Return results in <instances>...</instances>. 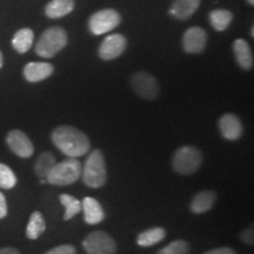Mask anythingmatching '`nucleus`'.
<instances>
[{"label":"nucleus","instance_id":"4","mask_svg":"<svg viewBox=\"0 0 254 254\" xmlns=\"http://www.w3.org/2000/svg\"><path fill=\"white\" fill-rule=\"evenodd\" d=\"M67 33L64 28L58 26L47 28L37 43V55L43 58H52L67 45Z\"/></svg>","mask_w":254,"mask_h":254},{"label":"nucleus","instance_id":"18","mask_svg":"<svg viewBox=\"0 0 254 254\" xmlns=\"http://www.w3.org/2000/svg\"><path fill=\"white\" fill-rule=\"evenodd\" d=\"M74 8L73 0H52L46 6V15L51 19H58L71 13Z\"/></svg>","mask_w":254,"mask_h":254},{"label":"nucleus","instance_id":"14","mask_svg":"<svg viewBox=\"0 0 254 254\" xmlns=\"http://www.w3.org/2000/svg\"><path fill=\"white\" fill-rule=\"evenodd\" d=\"M52 73L53 66L49 63H28L24 68V77L30 82L45 80Z\"/></svg>","mask_w":254,"mask_h":254},{"label":"nucleus","instance_id":"10","mask_svg":"<svg viewBox=\"0 0 254 254\" xmlns=\"http://www.w3.org/2000/svg\"><path fill=\"white\" fill-rule=\"evenodd\" d=\"M8 147L14 154H17L20 158H30L34 152L33 144L31 139L25 134L23 131L13 129L7 134L6 138Z\"/></svg>","mask_w":254,"mask_h":254},{"label":"nucleus","instance_id":"28","mask_svg":"<svg viewBox=\"0 0 254 254\" xmlns=\"http://www.w3.org/2000/svg\"><path fill=\"white\" fill-rule=\"evenodd\" d=\"M241 240L244 241V243L247 244V245H253V228H247V230H245L241 233Z\"/></svg>","mask_w":254,"mask_h":254},{"label":"nucleus","instance_id":"23","mask_svg":"<svg viewBox=\"0 0 254 254\" xmlns=\"http://www.w3.org/2000/svg\"><path fill=\"white\" fill-rule=\"evenodd\" d=\"M233 14L227 9H214L209 13V21L217 31H225L230 26Z\"/></svg>","mask_w":254,"mask_h":254},{"label":"nucleus","instance_id":"3","mask_svg":"<svg viewBox=\"0 0 254 254\" xmlns=\"http://www.w3.org/2000/svg\"><path fill=\"white\" fill-rule=\"evenodd\" d=\"M81 164L77 158H68L66 160L56 163L50 171L46 180L56 186H67L78 182L81 176Z\"/></svg>","mask_w":254,"mask_h":254},{"label":"nucleus","instance_id":"15","mask_svg":"<svg viewBox=\"0 0 254 254\" xmlns=\"http://www.w3.org/2000/svg\"><path fill=\"white\" fill-rule=\"evenodd\" d=\"M201 0H174L170 13L179 20H187L195 13Z\"/></svg>","mask_w":254,"mask_h":254},{"label":"nucleus","instance_id":"11","mask_svg":"<svg viewBox=\"0 0 254 254\" xmlns=\"http://www.w3.org/2000/svg\"><path fill=\"white\" fill-rule=\"evenodd\" d=\"M207 43V33L201 27H190L183 38L184 50L187 53H200L205 50Z\"/></svg>","mask_w":254,"mask_h":254},{"label":"nucleus","instance_id":"24","mask_svg":"<svg viewBox=\"0 0 254 254\" xmlns=\"http://www.w3.org/2000/svg\"><path fill=\"white\" fill-rule=\"evenodd\" d=\"M60 202L65 206L66 211L64 214V220H69L73 217H75L81 211V202L77 198L69 194L60 195Z\"/></svg>","mask_w":254,"mask_h":254},{"label":"nucleus","instance_id":"21","mask_svg":"<svg viewBox=\"0 0 254 254\" xmlns=\"http://www.w3.org/2000/svg\"><path fill=\"white\" fill-rule=\"evenodd\" d=\"M33 39L34 33L31 28H21L14 34L13 39H12V45L17 52L25 53L31 49Z\"/></svg>","mask_w":254,"mask_h":254},{"label":"nucleus","instance_id":"32","mask_svg":"<svg viewBox=\"0 0 254 254\" xmlns=\"http://www.w3.org/2000/svg\"><path fill=\"white\" fill-rule=\"evenodd\" d=\"M2 64H4V59H2V55L1 52H0V68L2 67Z\"/></svg>","mask_w":254,"mask_h":254},{"label":"nucleus","instance_id":"25","mask_svg":"<svg viewBox=\"0 0 254 254\" xmlns=\"http://www.w3.org/2000/svg\"><path fill=\"white\" fill-rule=\"evenodd\" d=\"M17 185V177L7 165L0 163V189L11 190Z\"/></svg>","mask_w":254,"mask_h":254},{"label":"nucleus","instance_id":"19","mask_svg":"<svg viewBox=\"0 0 254 254\" xmlns=\"http://www.w3.org/2000/svg\"><path fill=\"white\" fill-rule=\"evenodd\" d=\"M166 237V232L161 227H153L141 232L136 238V244L141 247H150L160 243Z\"/></svg>","mask_w":254,"mask_h":254},{"label":"nucleus","instance_id":"30","mask_svg":"<svg viewBox=\"0 0 254 254\" xmlns=\"http://www.w3.org/2000/svg\"><path fill=\"white\" fill-rule=\"evenodd\" d=\"M204 254H237L230 247H219V249L211 250Z\"/></svg>","mask_w":254,"mask_h":254},{"label":"nucleus","instance_id":"6","mask_svg":"<svg viewBox=\"0 0 254 254\" xmlns=\"http://www.w3.org/2000/svg\"><path fill=\"white\" fill-rule=\"evenodd\" d=\"M82 247L87 254H116L117 244L113 238L103 231L88 234L82 241Z\"/></svg>","mask_w":254,"mask_h":254},{"label":"nucleus","instance_id":"13","mask_svg":"<svg viewBox=\"0 0 254 254\" xmlns=\"http://www.w3.org/2000/svg\"><path fill=\"white\" fill-rule=\"evenodd\" d=\"M81 211H84L85 221L90 225L100 224L105 219V212L98 200L86 196L81 202Z\"/></svg>","mask_w":254,"mask_h":254},{"label":"nucleus","instance_id":"8","mask_svg":"<svg viewBox=\"0 0 254 254\" xmlns=\"http://www.w3.org/2000/svg\"><path fill=\"white\" fill-rule=\"evenodd\" d=\"M133 90L138 95L147 100H153L159 94L157 79L146 72H138L131 79Z\"/></svg>","mask_w":254,"mask_h":254},{"label":"nucleus","instance_id":"9","mask_svg":"<svg viewBox=\"0 0 254 254\" xmlns=\"http://www.w3.org/2000/svg\"><path fill=\"white\" fill-rule=\"evenodd\" d=\"M127 41L123 34H111L105 38L99 47V57L104 60L118 58L126 50Z\"/></svg>","mask_w":254,"mask_h":254},{"label":"nucleus","instance_id":"27","mask_svg":"<svg viewBox=\"0 0 254 254\" xmlns=\"http://www.w3.org/2000/svg\"><path fill=\"white\" fill-rule=\"evenodd\" d=\"M45 254H77V250L72 245H60L50 250Z\"/></svg>","mask_w":254,"mask_h":254},{"label":"nucleus","instance_id":"31","mask_svg":"<svg viewBox=\"0 0 254 254\" xmlns=\"http://www.w3.org/2000/svg\"><path fill=\"white\" fill-rule=\"evenodd\" d=\"M0 254H20L18 250L13 249V247H2L0 249Z\"/></svg>","mask_w":254,"mask_h":254},{"label":"nucleus","instance_id":"20","mask_svg":"<svg viewBox=\"0 0 254 254\" xmlns=\"http://www.w3.org/2000/svg\"><path fill=\"white\" fill-rule=\"evenodd\" d=\"M46 230V222L40 212H33L31 214L26 228V237L31 240H36Z\"/></svg>","mask_w":254,"mask_h":254},{"label":"nucleus","instance_id":"12","mask_svg":"<svg viewBox=\"0 0 254 254\" xmlns=\"http://www.w3.org/2000/svg\"><path fill=\"white\" fill-rule=\"evenodd\" d=\"M219 131L227 140H237L243 134V124L236 114L226 113L219 119Z\"/></svg>","mask_w":254,"mask_h":254},{"label":"nucleus","instance_id":"2","mask_svg":"<svg viewBox=\"0 0 254 254\" xmlns=\"http://www.w3.org/2000/svg\"><path fill=\"white\" fill-rule=\"evenodd\" d=\"M81 176L85 185L92 189H99L105 185L107 179L106 163L101 151L94 150L90 153L84 168L81 170Z\"/></svg>","mask_w":254,"mask_h":254},{"label":"nucleus","instance_id":"22","mask_svg":"<svg viewBox=\"0 0 254 254\" xmlns=\"http://www.w3.org/2000/svg\"><path fill=\"white\" fill-rule=\"evenodd\" d=\"M57 163L55 155L50 152H43L39 157H38L36 165H34V172L40 179H46L49 176L50 171L55 166Z\"/></svg>","mask_w":254,"mask_h":254},{"label":"nucleus","instance_id":"29","mask_svg":"<svg viewBox=\"0 0 254 254\" xmlns=\"http://www.w3.org/2000/svg\"><path fill=\"white\" fill-rule=\"evenodd\" d=\"M7 215V202L5 195L0 192V219H4Z\"/></svg>","mask_w":254,"mask_h":254},{"label":"nucleus","instance_id":"26","mask_svg":"<svg viewBox=\"0 0 254 254\" xmlns=\"http://www.w3.org/2000/svg\"><path fill=\"white\" fill-rule=\"evenodd\" d=\"M190 245L185 240H176L161 249L157 254H189Z\"/></svg>","mask_w":254,"mask_h":254},{"label":"nucleus","instance_id":"33","mask_svg":"<svg viewBox=\"0 0 254 254\" xmlns=\"http://www.w3.org/2000/svg\"><path fill=\"white\" fill-rule=\"evenodd\" d=\"M247 2H249V4H251V5H253L254 4V0H247Z\"/></svg>","mask_w":254,"mask_h":254},{"label":"nucleus","instance_id":"5","mask_svg":"<svg viewBox=\"0 0 254 254\" xmlns=\"http://www.w3.org/2000/svg\"><path fill=\"white\" fill-rule=\"evenodd\" d=\"M202 154L193 146H184L177 150L173 155L172 165L176 172L179 174H192L199 170L202 164Z\"/></svg>","mask_w":254,"mask_h":254},{"label":"nucleus","instance_id":"1","mask_svg":"<svg viewBox=\"0 0 254 254\" xmlns=\"http://www.w3.org/2000/svg\"><path fill=\"white\" fill-rule=\"evenodd\" d=\"M51 139L56 147L69 158L82 157L90 151V139L75 127L67 125L57 127L51 134Z\"/></svg>","mask_w":254,"mask_h":254},{"label":"nucleus","instance_id":"7","mask_svg":"<svg viewBox=\"0 0 254 254\" xmlns=\"http://www.w3.org/2000/svg\"><path fill=\"white\" fill-rule=\"evenodd\" d=\"M120 24V14L112 8L95 12L88 20V27L95 36L109 33Z\"/></svg>","mask_w":254,"mask_h":254},{"label":"nucleus","instance_id":"16","mask_svg":"<svg viewBox=\"0 0 254 254\" xmlns=\"http://www.w3.org/2000/svg\"><path fill=\"white\" fill-rule=\"evenodd\" d=\"M215 200H217V195L213 190H200L198 194L193 198L190 208L195 214L205 213L213 207Z\"/></svg>","mask_w":254,"mask_h":254},{"label":"nucleus","instance_id":"34","mask_svg":"<svg viewBox=\"0 0 254 254\" xmlns=\"http://www.w3.org/2000/svg\"><path fill=\"white\" fill-rule=\"evenodd\" d=\"M251 36H254V30H253V27H252V30H251Z\"/></svg>","mask_w":254,"mask_h":254},{"label":"nucleus","instance_id":"17","mask_svg":"<svg viewBox=\"0 0 254 254\" xmlns=\"http://www.w3.org/2000/svg\"><path fill=\"white\" fill-rule=\"evenodd\" d=\"M233 52L240 67L251 69L253 67L252 50L246 40L237 39L233 44Z\"/></svg>","mask_w":254,"mask_h":254}]
</instances>
